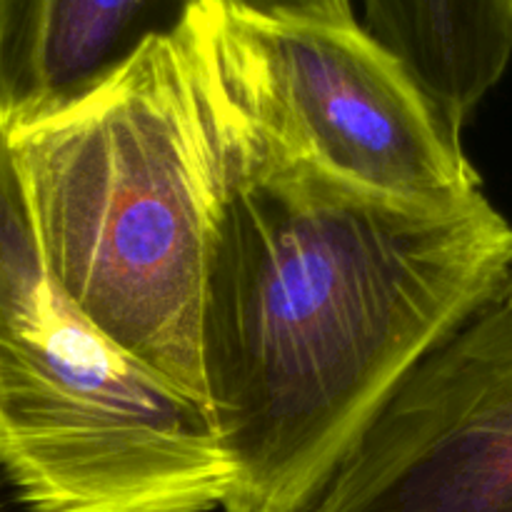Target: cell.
Listing matches in <instances>:
<instances>
[{
    "label": "cell",
    "instance_id": "obj_1",
    "mask_svg": "<svg viewBox=\"0 0 512 512\" xmlns=\"http://www.w3.org/2000/svg\"><path fill=\"white\" fill-rule=\"evenodd\" d=\"M213 83L200 358L230 468L223 512H308L405 375L503 298L512 225L485 193L420 205L345 183Z\"/></svg>",
    "mask_w": 512,
    "mask_h": 512
},
{
    "label": "cell",
    "instance_id": "obj_2",
    "mask_svg": "<svg viewBox=\"0 0 512 512\" xmlns=\"http://www.w3.org/2000/svg\"><path fill=\"white\" fill-rule=\"evenodd\" d=\"M8 145L60 290L130 358L205 405L200 328L220 110L190 20Z\"/></svg>",
    "mask_w": 512,
    "mask_h": 512
},
{
    "label": "cell",
    "instance_id": "obj_3",
    "mask_svg": "<svg viewBox=\"0 0 512 512\" xmlns=\"http://www.w3.org/2000/svg\"><path fill=\"white\" fill-rule=\"evenodd\" d=\"M0 473L25 512H213L208 408L95 328L45 265L0 133Z\"/></svg>",
    "mask_w": 512,
    "mask_h": 512
},
{
    "label": "cell",
    "instance_id": "obj_4",
    "mask_svg": "<svg viewBox=\"0 0 512 512\" xmlns=\"http://www.w3.org/2000/svg\"><path fill=\"white\" fill-rule=\"evenodd\" d=\"M193 33L223 93L268 138L350 185L420 205L483 193L398 60L358 23L195 8Z\"/></svg>",
    "mask_w": 512,
    "mask_h": 512
},
{
    "label": "cell",
    "instance_id": "obj_5",
    "mask_svg": "<svg viewBox=\"0 0 512 512\" xmlns=\"http://www.w3.org/2000/svg\"><path fill=\"white\" fill-rule=\"evenodd\" d=\"M308 512H512V303L393 390Z\"/></svg>",
    "mask_w": 512,
    "mask_h": 512
},
{
    "label": "cell",
    "instance_id": "obj_6",
    "mask_svg": "<svg viewBox=\"0 0 512 512\" xmlns=\"http://www.w3.org/2000/svg\"><path fill=\"white\" fill-rule=\"evenodd\" d=\"M203 0H0V133L65 113L173 38Z\"/></svg>",
    "mask_w": 512,
    "mask_h": 512
},
{
    "label": "cell",
    "instance_id": "obj_7",
    "mask_svg": "<svg viewBox=\"0 0 512 512\" xmlns=\"http://www.w3.org/2000/svg\"><path fill=\"white\" fill-rule=\"evenodd\" d=\"M363 8L365 30L460 140L512 60V0H363Z\"/></svg>",
    "mask_w": 512,
    "mask_h": 512
},
{
    "label": "cell",
    "instance_id": "obj_8",
    "mask_svg": "<svg viewBox=\"0 0 512 512\" xmlns=\"http://www.w3.org/2000/svg\"><path fill=\"white\" fill-rule=\"evenodd\" d=\"M243 13L273 20H305V23H358L350 0H220Z\"/></svg>",
    "mask_w": 512,
    "mask_h": 512
},
{
    "label": "cell",
    "instance_id": "obj_9",
    "mask_svg": "<svg viewBox=\"0 0 512 512\" xmlns=\"http://www.w3.org/2000/svg\"><path fill=\"white\" fill-rule=\"evenodd\" d=\"M505 300H510L512 303V278H510V283H508V288H505V295H503Z\"/></svg>",
    "mask_w": 512,
    "mask_h": 512
}]
</instances>
